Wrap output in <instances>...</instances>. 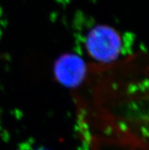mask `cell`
<instances>
[{"label":"cell","instance_id":"obj_1","mask_svg":"<svg viewBox=\"0 0 149 150\" xmlns=\"http://www.w3.org/2000/svg\"><path fill=\"white\" fill-rule=\"evenodd\" d=\"M84 44L92 59L100 63H111L124 53L125 38L113 27L96 25L88 30Z\"/></svg>","mask_w":149,"mask_h":150},{"label":"cell","instance_id":"obj_2","mask_svg":"<svg viewBox=\"0 0 149 150\" xmlns=\"http://www.w3.org/2000/svg\"><path fill=\"white\" fill-rule=\"evenodd\" d=\"M53 74L57 82L66 88L79 86L87 75L84 59L75 53H64L58 57L53 66Z\"/></svg>","mask_w":149,"mask_h":150},{"label":"cell","instance_id":"obj_3","mask_svg":"<svg viewBox=\"0 0 149 150\" xmlns=\"http://www.w3.org/2000/svg\"><path fill=\"white\" fill-rule=\"evenodd\" d=\"M20 150H49L44 147H33L30 145H23Z\"/></svg>","mask_w":149,"mask_h":150}]
</instances>
